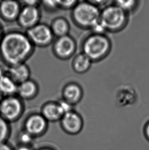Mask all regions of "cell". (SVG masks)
<instances>
[{
    "mask_svg": "<svg viewBox=\"0 0 149 150\" xmlns=\"http://www.w3.org/2000/svg\"><path fill=\"white\" fill-rule=\"evenodd\" d=\"M145 137L149 140V122L147 123L145 128Z\"/></svg>",
    "mask_w": 149,
    "mask_h": 150,
    "instance_id": "484cf974",
    "label": "cell"
},
{
    "mask_svg": "<svg viewBox=\"0 0 149 150\" xmlns=\"http://www.w3.org/2000/svg\"><path fill=\"white\" fill-rule=\"evenodd\" d=\"M18 150H30L29 149L26 147H21Z\"/></svg>",
    "mask_w": 149,
    "mask_h": 150,
    "instance_id": "f1b7e54d",
    "label": "cell"
},
{
    "mask_svg": "<svg viewBox=\"0 0 149 150\" xmlns=\"http://www.w3.org/2000/svg\"><path fill=\"white\" fill-rule=\"evenodd\" d=\"M54 37L57 38L69 35L70 25L69 21L63 17L54 18L50 26Z\"/></svg>",
    "mask_w": 149,
    "mask_h": 150,
    "instance_id": "9a60e30c",
    "label": "cell"
},
{
    "mask_svg": "<svg viewBox=\"0 0 149 150\" xmlns=\"http://www.w3.org/2000/svg\"><path fill=\"white\" fill-rule=\"evenodd\" d=\"M93 62L83 53H79L75 56L72 62L74 71L79 74L85 73L90 69Z\"/></svg>",
    "mask_w": 149,
    "mask_h": 150,
    "instance_id": "2e32d148",
    "label": "cell"
},
{
    "mask_svg": "<svg viewBox=\"0 0 149 150\" xmlns=\"http://www.w3.org/2000/svg\"><path fill=\"white\" fill-rule=\"evenodd\" d=\"M128 21V14L119 7L110 4L101 10L99 23L105 30L117 32L124 28Z\"/></svg>",
    "mask_w": 149,
    "mask_h": 150,
    "instance_id": "277c9868",
    "label": "cell"
},
{
    "mask_svg": "<svg viewBox=\"0 0 149 150\" xmlns=\"http://www.w3.org/2000/svg\"><path fill=\"white\" fill-rule=\"evenodd\" d=\"M6 73L18 85L30 79V69L26 63L8 67Z\"/></svg>",
    "mask_w": 149,
    "mask_h": 150,
    "instance_id": "7c38bea8",
    "label": "cell"
},
{
    "mask_svg": "<svg viewBox=\"0 0 149 150\" xmlns=\"http://www.w3.org/2000/svg\"><path fill=\"white\" fill-rule=\"evenodd\" d=\"M101 10L90 1H78L72 9L71 17L78 26L84 29H91L100 21Z\"/></svg>",
    "mask_w": 149,
    "mask_h": 150,
    "instance_id": "3957f363",
    "label": "cell"
},
{
    "mask_svg": "<svg viewBox=\"0 0 149 150\" xmlns=\"http://www.w3.org/2000/svg\"><path fill=\"white\" fill-rule=\"evenodd\" d=\"M35 47L26 33L10 30L4 33L0 42V59L8 67L26 63Z\"/></svg>",
    "mask_w": 149,
    "mask_h": 150,
    "instance_id": "6da1fadb",
    "label": "cell"
},
{
    "mask_svg": "<svg viewBox=\"0 0 149 150\" xmlns=\"http://www.w3.org/2000/svg\"><path fill=\"white\" fill-rule=\"evenodd\" d=\"M78 1L74 0L70 1H57L59 9L63 10H69L73 9L74 6H76Z\"/></svg>",
    "mask_w": 149,
    "mask_h": 150,
    "instance_id": "ffe728a7",
    "label": "cell"
},
{
    "mask_svg": "<svg viewBox=\"0 0 149 150\" xmlns=\"http://www.w3.org/2000/svg\"><path fill=\"white\" fill-rule=\"evenodd\" d=\"M31 139H32V138H31V136L30 133H25L22 134L20 136V140L24 143H28V142H30Z\"/></svg>",
    "mask_w": 149,
    "mask_h": 150,
    "instance_id": "d4e9b609",
    "label": "cell"
},
{
    "mask_svg": "<svg viewBox=\"0 0 149 150\" xmlns=\"http://www.w3.org/2000/svg\"><path fill=\"white\" fill-rule=\"evenodd\" d=\"M0 150H11L9 146L2 143L0 144Z\"/></svg>",
    "mask_w": 149,
    "mask_h": 150,
    "instance_id": "4316f807",
    "label": "cell"
},
{
    "mask_svg": "<svg viewBox=\"0 0 149 150\" xmlns=\"http://www.w3.org/2000/svg\"><path fill=\"white\" fill-rule=\"evenodd\" d=\"M42 115L45 119L55 120L63 117V114L58 103L48 102L42 107Z\"/></svg>",
    "mask_w": 149,
    "mask_h": 150,
    "instance_id": "ac0fdd59",
    "label": "cell"
},
{
    "mask_svg": "<svg viewBox=\"0 0 149 150\" xmlns=\"http://www.w3.org/2000/svg\"><path fill=\"white\" fill-rule=\"evenodd\" d=\"M26 33L35 47L48 46L54 38L50 26L41 23L27 30Z\"/></svg>",
    "mask_w": 149,
    "mask_h": 150,
    "instance_id": "5b68a950",
    "label": "cell"
},
{
    "mask_svg": "<svg viewBox=\"0 0 149 150\" xmlns=\"http://www.w3.org/2000/svg\"><path fill=\"white\" fill-rule=\"evenodd\" d=\"M45 126V118L39 114L31 116L27 121V130L30 134H38L44 130Z\"/></svg>",
    "mask_w": 149,
    "mask_h": 150,
    "instance_id": "e0dca14e",
    "label": "cell"
},
{
    "mask_svg": "<svg viewBox=\"0 0 149 150\" xmlns=\"http://www.w3.org/2000/svg\"><path fill=\"white\" fill-rule=\"evenodd\" d=\"M22 7L21 3L19 1H1L0 3V17L8 22L16 21Z\"/></svg>",
    "mask_w": 149,
    "mask_h": 150,
    "instance_id": "9c48e42d",
    "label": "cell"
},
{
    "mask_svg": "<svg viewBox=\"0 0 149 150\" xmlns=\"http://www.w3.org/2000/svg\"><path fill=\"white\" fill-rule=\"evenodd\" d=\"M57 103L63 115L65 114L73 111V105H72L63 98Z\"/></svg>",
    "mask_w": 149,
    "mask_h": 150,
    "instance_id": "603a6c76",
    "label": "cell"
},
{
    "mask_svg": "<svg viewBox=\"0 0 149 150\" xmlns=\"http://www.w3.org/2000/svg\"><path fill=\"white\" fill-rule=\"evenodd\" d=\"M21 4L24 6H30V7H39L41 5V1H34V0H28L20 1Z\"/></svg>",
    "mask_w": 149,
    "mask_h": 150,
    "instance_id": "cb8c5ba5",
    "label": "cell"
},
{
    "mask_svg": "<svg viewBox=\"0 0 149 150\" xmlns=\"http://www.w3.org/2000/svg\"><path fill=\"white\" fill-rule=\"evenodd\" d=\"M76 41L69 35L57 38L53 44V54L61 60L70 59L76 52Z\"/></svg>",
    "mask_w": 149,
    "mask_h": 150,
    "instance_id": "8992f818",
    "label": "cell"
},
{
    "mask_svg": "<svg viewBox=\"0 0 149 150\" xmlns=\"http://www.w3.org/2000/svg\"><path fill=\"white\" fill-rule=\"evenodd\" d=\"M39 92V86L36 81L30 79L18 85L16 95L22 100L34 98Z\"/></svg>",
    "mask_w": 149,
    "mask_h": 150,
    "instance_id": "4fadbf2b",
    "label": "cell"
},
{
    "mask_svg": "<svg viewBox=\"0 0 149 150\" xmlns=\"http://www.w3.org/2000/svg\"><path fill=\"white\" fill-rule=\"evenodd\" d=\"M62 117L63 126L67 131L76 134L82 130L83 125L82 118L76 112L72 111L63 115Z\"/></svg>",
    "mask_w": 149,
    "mask_h": 150,
    "instance_id": "8fae6325",
    "label": "cell"
},
{
    "mask_svg": "<svg viewBox=\"0 0 149 150\" xmlns=\"http://www.w3.org/2000/svg\"><path fill=\"white\" fill-rule=\"evenodd\" d=\"M4 31H3V28L2 27V25L0 24V42L2 40V38L3 37L4 35Z\"/></svg>",
    "mask_w": 149,
    "mask_h": 150,
    "instance_id": "83f0119b",
    "label": "cell"
},
{
    "mask_svg": "<svg viewBox=\"0 0 149 150\" xmlns=\"http://www.w3.org/2000/svg\"><path fill=\"white\" fill-rule=\"evenodd\" d=\"M18 85L0 68V94L4 97L15 96Z\"/></svg>",
    "mask_w": 149,
    "mask_h": 150,
    "instance_id": "5bb4252c",
    "label": "cell"
},
{
    "mask_svg": "<svg viewBox=\"0 0 149 150\" xmlns=\"http://www.w3.org/2000/svg\"></svg>",
    "mask_w": 149,
    "mask_h": 150,
    "instance_id": "4dcf8cb0",
    "label": "cell"
},
{
    "mask_svg": "<svg viewBox=\"0 0 149 150\" xmlns=\"http://www.w3.org/2000/svg\"><path fill=\"white\" fill-rule=\"evenodd\" d=\"M138 1H116L114 2L115 5L119 6L128 14L133 12L138 6Z\"/></svg>",
    "mask_w": 149,
    "mask_h": 150,
    "instance_id": "d6986e66",
    "label": "cell"
},
{
    "mask_svg": "<svg viewBox=\"0 0 149 150\" xmlns=\"http://www.w3.org/2000/svg\"><path fill=\"white\" fill-rule=\"evenodd\" d=\"M83 90L80 86L74 82L67 83L62 91L63 99L72 105L78 103L82 98Z\"/></svg>",
    "mask_w": 149,
    "mask_h": 150,
    "instance_id": "30bf717a",
    "label": "cell"
},
{
    "mask_svg": "<svg viewBox=\"0 0 149 150\" xmlns=\"http://www.w3.org/2000/svg\"><path fill=\"white\" fill-rule=\"evenodd\" d=\"M48 11L53 12L59 9L57 1H41V5Z\"/></svg>",
    "mask_w": 149,
    "mask_h": 150,
    "instance_id": "44dd1931",
    "label": "cell"
},
{
    "mask_svg": "<svg viewBox=\"0 0 149 150\" xmlns=\"http://www.w3.org/2000/svg\"><path fill=\"white\" fill-rule=\"evenodd\" d=\"M1 1H0V3H1Z\"/></svg>",
    "mask_w": 149,
    "mask_h": 150,
    "instance_id": "f546056e",
    "label": "cell"
},
{
    "mask_svg": "<svg viewBox=\"0 0 149 150\" xmlns=\"http://www.w3.org/2000/svg\"><path fill=\"white\" fill-rule=\"evenodd\" d=\"M7 130V125L5 120L0 115V144L6 137Z\"/></svg>",
    "mask_w": 149,
    "mask_h": 150,
    "instance_id": "7402d4cb",
    "label": "cell"
},
{
    "mask_svg": "<svg viewBox=\"0 0 149 150\" xmlns=\"http://www.w3.org/2000/svg\"><path fill=\"white\" fill-rule=\"evenodd\" d=\"M111 49V41L104 34L93 33L85 39L82 45V52L93 62L104 59Z\"/></svg>",
    "mask_w": 149,
    "mask_h": 150,
    "instance_id": "7a4b0ae2",
    "label": "cell"
},
{
    "mask_svg": "<svg viewBox=\"0 0 149 150\" xmlns=\"http://www.w3.org/2000/svg\"><path fill=\"white\" fill-rule=\"evenodd\" d=\"M22 100L17 95L4 97L0 101V114L4 119H16L22 113Z\"/></svg>",
    "mask_w": 149,
    "mask_h": 150,
    "instance_id": "52a82bcc",
    "label": "cell"
},
{
    "mask_svg": "<svg viewBox=\"0 0 149 150\" xmlns=\"http://www.w3.org/2000/svg\"><path fill=\"white\" fill-rule=\"evenodd\" d=\"M41 12L39 7L24 6L16 21L20 26L27 30L39 24Z\"/></svg>",
    "mask_w": 149,
    "mask_h": 150,
    "instance_id": "ba28073f",
    "label": "cell"
}]
</instances>
